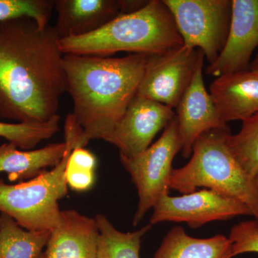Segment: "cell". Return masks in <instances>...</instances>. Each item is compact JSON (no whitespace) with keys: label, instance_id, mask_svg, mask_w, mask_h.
Masks as SVG:
<instances>
[{"label":"cell","instance_id":"1","mask_svg":"<svg viewBox=\"0 0 258 258\" xmlns=\"http://www.w3.org/2000/svg\"><path fill=\"white\" fill-rule=\"evenodd\" d=\"M54 26L33 19L0 23V117L44 123L58 115L67 92L64 54Z\"/></svg>","mask_w":258,"mask_h":258},{"label":"cell","instance_id":"2","mask_svg":"<svg viewBox=\"0 0 258 258\" xmlns=\"http://www.w3.org/2000/svg\"><path fill=\"white\" fill-rule=\"evenodd\" d=\"M149 57L64 54L72 114L88 140H104L119 121L137 94Z\"/></svg>","mask_w":258,"mask_h":258},{"label":"cell","instance_id":"3","mask_svg":"<svg viewBox=\"0 0 258 258\" xmlns=\"http://www.w3.org/2000/svg\"><path fill=\"white\" fill-rule=\"evenodd\" d=\"M183 45L174 18L163 0L120 15L99 30L59 40L62 53L109 57L118 52L157 55Z\"/></svg>","mask_w":258,"mask_h":258},{"label":"cell","instance_id":"4","mask_svg":"<svg viewBox=\"0 0 258 258\" xmlns=\"http://www.w3.org/2000/svg\"><path fill=\"white\" fill-rule=\"evenodd\" d=\"M230 129H212L198 137L186 165L173 169L169 188L189 194L198 187L238 200L258 220V176L247 172L227 143Z\"/></svg>","mask_w":258,"mask_h":258},{"label":"cell","instance_id":"5","mask_svg":"<svg viewBox=\"0 0 258 258\" xmlns=\"http://www.w3.org/2000/svg\"><path fill=\"white\" fill-rule=\"evenodd\" d=\"M64 136L67 144L64 157L50 170L15 184H7L0 178V212L25 230L52 231L61 224L62 210L59 201L69 190L66 179L68 160L74 149L85 148L90 142L71 113L64 120Z\"/></svg>","mask_w":258,"mask_h":258},{"label":"cell","instance_id":"6","mask_svg":"<svg viewBox=\"0 0 258 258\" xmlns=\"http://www.w3.org/2000/svg\"><path fill=\"white\" fill-rule=\"evenodd\" d=\"M181 150L176 115L164 129L160 138L134 157L120 154L122 165L128 173L138 193L139 202L133 225H139L158 200L169 194L172 163Z\"/></svg>","mask_w":258,"mask_h":258},{"label":"cell","instance_id":"7","mask_svg":"<svg viewBox=\"0 0 258 258\" xmlns=\"http://www.w3.org/2000/svg\"><path fill=\"white\" fill-rule=\"evenodd\" d=\"M183 44L199 49L210 64L223 50L232 18V0H163Z\"/></svg>","mask_w":258,"mask_h":258},{"label":"cell","instance_id":"8","mask_svg":"<svg viewBox=\"0 0 258 258\" xmlns=\"http://www.w3.org/2000/svg\"><path fill=\"white\" fill-rule=\"evenodd\" d=\"M203 56L201 50L184 44L163 53L149 55L137 95L176 108Z\"/></svg>","mask_w":258,"mask_h":258},{"label":"cell","instance_id":"9","mask_svg":"<svg viewBox=\"0 0 258 258\" xmlns=\"http://www.w3.org/2000/svg\"><path fill=\"white\" fill-rule=\"evenodd\" d=\"M152 225L164 222H183L192 229L214 221H226L239 216H252L246 205L213 190L203 189L181 196L166 194L152 209Z\"/></svg>","mask_w":258,"mask_h":258},{"label":"cell","instance_id":"10","mask_svg":"<svg viewBox=\"0 0 258 258\" xmlns=\"http://www.w3.org/2000/svg\"><path fill=\"white\" fill-rule=\"evenodd\" d=\"M175 115L170 107L136 94L104 141L118 148L121 155L136 157L152 145Z\"/></svg>","mask_w":258,"mask_h":258},{"label":"cell","instance_id":"11","mask_svg":"<svg viewBox=\"0 0 258 258\" xmlns=\"http://www.w3.org/2000/svg\"><path fill=\"white\" fill-rule=\"evenodd\" d=\"M258 46V0H232L230 32L223 50L207 74L219 76L249 69Z\"/></svg>","mask_w":258,"mask_h":258},{"label":"cell","instance_id":"12","mask_svg":"<svg viewBox=\"0 0 258 258\" xmlns=\"http://www.w3.org/2000/svg\"><path fill=\"white\" fill-rule=\"evenodd\" d=\"M205 56L201 57L189 87L176 106V118L181 144V155L191 157L194 144L202 134L212 129H229L222 120L204 82Z\"/></svg>","mask_w":258,"mask_h":258},{"label":"cell","instance_id":"13","mask_svg":"<svg viewBox=\"0 0 258 258\" xmlns=\"http://www.w3.org/2000/svg\"><path fill=\"white\" fill-rule=\"evenodd\" d=\"M59 38L83 36L124 14L123 0H55Z\"/></svg>","mask_w":258,"mask_h":258},{"label":"cell","instance_id":"14","mask_svg":"<svg viewBox=\"0 0 258 258\" xmlns=\"http://www.w3.org/2000/svg\"><path fill=\"white\" fill-rule=\"evenodd\" d=\"M98 235L95 217L62 210L60 226L50 231L44 258H98Z\"/></svg>","mask_w":258,"mask_h":258},{"label":"cell","instance_id":"15","mask_svg":"<svg viewBox=\"0 0 258 258\" xmlns=\"http://www.w3.org/2000/svg\"><path fill=\"white\" fill-rule=\"evenodd\" d=\"M210 94L225 123L243 121L258 111V72L248 69L219 76Z\"/></svg>","mask_w":258,"mask_h":258},{"label":"cell","instance_id":"16","mask_svg":"<svg viewBox=\"0 0 258 258\" xmlns=\"http://www.w3.org/2000/svg\"><path fill=\"white\" fill-rule=\"evenodd\" d=\"M66 149L64 142L29 151L21 150L13 144H0V173H6L10 181H28L58 164Z\"/></svg>","mask_w":258,"mask_h":258},{"label":"cell","instance_id":"17","mask_svg":"<svg viewBox=\"0 0 258 258\" xmlns=\"http://www.w3.org/2000/svg\"><path fill=\"white\" fill-rule=\"evenodd\" d=\"M232 243L225 235L197 238L180 226L171 228L164 236L152 258H232Z\"/></svg>","mask_w":258,"mask_h":258},{"label":"cell","instance_id":"18","mask_svg":"<svg viewBox=\"0 0 258 258\" xmlns=\"http://www.w3.org/2000/svg\"><path fill=\"white\" fill-rule=\"evenodd\" d=\"M50 231L23 228L13 218L0 215V258H44Z\"/></svg>","mask_w":258,"mask_h":258},{"label":"cell","instance_id":"19","mask_svg":"<svg viewBox=\"0 0 258 258\" xmlns=\"http://www.w3.org/2000/svg\"><path fill=\"white\" fill-rule=\"evenodd\" d=\"M99 235L98 258H140V250L144 236L151 230V224L134 232L117 230L103 214L95 217Z\"/></svg>","mask_w":258,"mask_h":258},{"label":"cell","instance_id":"20","mask_svg":"<svg viewBox=\"0 0 258 258\" xmlns=\"http://www.w3.org/2000/svg\"><path fill=\"white\" fill-rule=\"evenodd\" d=\"M60 116L56 115L44 123H10L0 121V137L21 150H33L44 140L60 130Z\"/></svg>","mask_w":258,"mask_h":258},{"label":"cell","instance_id":"21","mask_svg":"<svg viewBox=\"0 0 258 258\" xmlns=\"http://www.w3.org/2000/svg\"><path fill=\"white\" fill-rule=\"evenodd\" d=\"M227 143L244 170L258 176V111L242 121L238 133L227 136Z\"/></svg>","mask_w":258,"mask_h":258},{"label":"cell","instance_id":"22","mask_svg":"<svg viewBox=\"0 0 258 258\" xmlns=\"http://www.w3.org/2000/svg\"><path fill=\"white\" fill-rule=\"evenodd\" d=\"M97 159L86 148H76L68 160L66 179L70 189L79 192L88 191L95 182Z\"/></svg>","mask_w":258,"mask_h":258},{"label":"cell","instance_id":"23","mask_svg":"<svg viewBox=\"0 0 258 258\" xmlns=\"http://www.w3.org/2000/svg\"><path fill=\"white\" fill-rule=\"evenodd\" d=\"M55 0H0V23L13 19H33L40 27L49 25Z\"/></svg>","mask_w":258,"mask_h":258},{"label":"cell","instance_id":"24","mask_svg":"<svg viewBox=\"0 0 258 258\" xmlns=\"http://www.w3.org/2000/svg\"><path fill=\"white\" fill-rule=\"evenodd\" d=\"M229 240L232 243L234 257L244 253H258V220H247L234 225Z\"/></svg>","mask_w":258,"mask_h":258},{"label":"cell","instance_id":"25","mask_svg":"<svg viewBox=\"0 0 258 258\" xmlns=\"http://www.w3.org/2000/svg\"><path fill=\"white\" fill-rule=\"evenodd\" d=\"M249 69L251 70V71H257L258 72V53L256 57H254V60L251 61Z\"/></svg>","mask_w":258,"mask_h":258}]
</instances>
